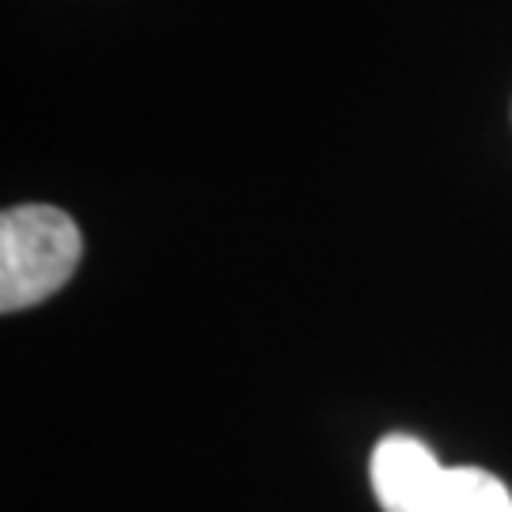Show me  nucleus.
Masks as SVG:
<instances>
[{
    "mask_svg": "<svg viewBox=\"0 0 512 512\" xmlns=\"http://www.w3.org/2000/svg\"><path fill=\"white\" fill-rule=\"evenodd\" d=\"M440 463L418 437H406V433H391L372 448V463H368V475H372V494L380 501L384 512H414L418 509L425 486L433 482Z\"/></svg>",
    "mask_w": 512,
    "mask_h": 512,
    "instance_id": "2",
    "label": "nucleus"
},
{
    "mask_svg": "<svg viewBox=\"0 0 512 512\" xmlns=\"http://www.w3.org/2000/svg\"><path fill=\"white\" fill-rule=\"evenodd\" d=\"M414 512H512V494L482 467H440Z\"/></svg>",
    "mask_w": 512,
    "mask_h": 512,
    "instance_id": "3",
    "label": "nucleus"
},
{
    "mask_svg": "<svg viewBox=\"0 0 512 512\" xmlns=\"http://www.w3.org/2000/svg\"><path fill=\"white\" fill-rule=\"evenodd\" d=\"M84 251L80 228L54 205H16L0 217V308L23 311L69 285Z\"/></svg>",
    "mask_w": 512,
    "mask_h": 512,
    "instance_id": "1",
    "label": "nucleus"
}]
</instances>
